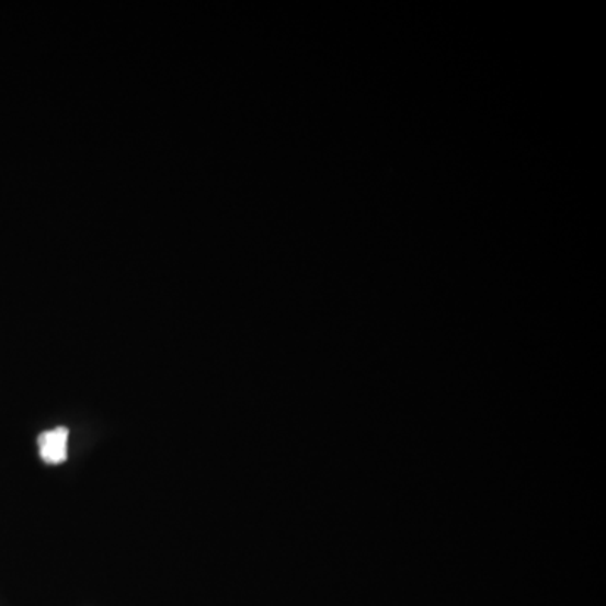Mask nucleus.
Instances as JSON below:
<instances>
[{
  "label": "nucleus",
  "instance_id": "nucleus-1",
  "mask_svg": "<svg viewBox=\"0 0 606 606\" xmlns=\"http://www.w3.org/2000/svg\"><path fill=\"white\" fill-rule=\"evenodd\" d=\"M68 438L69 432L62 426L43 433L37 439L41 458L49 465H59L66 461V458H68Z\"/></svg>",
  "mask_w": 606,
  "mask_h": 606
}]
</instances>
